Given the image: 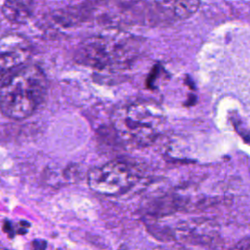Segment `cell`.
<instances>
[{
	"label": "cell",
	"mask_w": 250,
	"mask_h": 250,
	"mask_svg": "<svg viewBox=\"0 0 250 250\" xmlns=\"http://www.w3.org/2000/svg\"><path fill=\"white\" fill-rule=\"evenodd\" d=\"M47 90V77L38 65H21L5 79L0 88V109L15 120L27 118L42 104Z\"/></svg>",
	"instance_id": "obj_1"
},
{
	"label": "cell",
	"mask_w": 250,
	"mask_h": 250,
	"mask_svg": "<svg viewBox=\"0 0 250 250\" xmlns=\"http://www.w3.org/2000/svg\"><path fill=\"white\" fill-rule=\"evenodd\" d=\"M142 45L140 38L127 32L105 31L84 40L75 58L79 63L98 70H118L135 61Z\"/></svg>",
	"instance_id": "obj_2"
},
{
	"label": "cell",
	"mask_w": 250,
	"mask_h": 250,
	"mask_svg": "<svg viewBox=\"0 0 250 250\" xmlns=\"http://www.w3.org/2000/svg\"><path fill=\"white\" fill-rule=\"evenodd\" d=\"M112 127L118 138L128 145L146 146L163 132V108L151 100H138L118 106L111 115Z\"/></svg>",
	"instance_id": "obj_3"
},
{
	"label": "cell",
	"mask_w": 250,
	"mask_h": 250,
	"mask_svg": "<svg viewBox=\"0 0 250 250\" xmlns=\"http://www.w3.org/2000/svg\"><path fill=\"white\" fill-rule=\"evenodd\" d=\"M138 179L135 168L125 161L112 160L88 172L90 188L103 195H118L127 191Z\"/></svg>",
	"instance_id": "obj_4"
},
{
	"label": "cell",
	"mask_w": 250,
	"mask_h": 250,
	"mask_svg": "<svg viewBox=\"0 0 250 250\" xmlns=\"http://www.w3.org/2000/svg\"><path fill=\"white\" fill-rule=\"evenodd\" d=\"M31 55L28 40L16 33L6 34L0 38V78L16 67L22 65Z\"/></svg>",
	"instance_id": "obj_5"
},
{
	"label": "cell",
	"mask_w": 250,
	"mask_h": 250,
	"mask_svg": "<svg viewBox=\"0 0 250 250\" xmlns=\"http://www.w3.org/2000/svg\"><path fill=\"white\" fill-rule=\"evenodd\" d=\"M0 9L3 16L13 22L24 21L30 14L29 0H1Z\"/></svg>",
	"instance_id": "obj_6"
}]
</instances>
